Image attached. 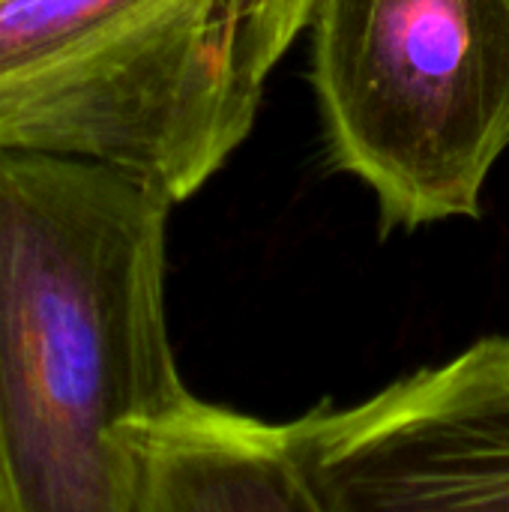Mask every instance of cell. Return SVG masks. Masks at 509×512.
Here are the masks:
<instances>
[{
    "instance_id": "6da1fadb",
    "label": "cell",
    "mask_w": 509,
    "mask_h": 512,
    "mask_svg": "<svg viewBox=\"0 0 509 512\" xmlns=\"http://www.w3.org/2000/svg\"><path fill=\"white\" fill-rule=\"evenodd\" d=\"M171 207L108 165L0 153V512H138L132 432L195 399L165 315Z\"/></svg>"
},
{
    "instance_id": "7a4b0ae2",
    "label": "cell",
    "mask_w": 509,
    "mask_h": 512,
    "mask_svg": "<svg viewBox=\"0 0 509 512\" xmlns=\"http://www.w3.org/2000/svg\"><path fill=\"white\" fill-rule=\"evenodd\" d=\"M312 0H0V153L126 171L171 204L249 138Z\"/></svg>"
},
{
    "instance_id": "3957f363",
    "label": "cell",
    "mask_w": 509,
    "mask_h": 512,
    "mask_svg": "<svg viewBox=\"0 0 509 512\" xmlns=\"http://www.w3.org/2000/svg\"><path fill=\"white\" fill-rule=\"evenodd\" d=\"M309 81L381 234L480 219L509 147V0H312Z\"/></svg>"
},
{
    "instance_id": "277c9868",
    "label": "cell",
    "mask_w": 509,
    "mask_h": 512,
    "mask_svg": "<svg viewBox=\"0 0 509 512\" xmlns=\"http://www.w3.org/2000/svg\"><path fill=\"white\" fill-rule=\"evenodd\" d=\"M288 432L327 512H509V336Z\"/></svg>"
},
{
    "instance_id": "5b68a950",
    "label": "cell",
    "mask_w": 509,
    "mask_h": 512,
    "mask_svg": "<svg viewBox=\"0 0 509 512\" xmlns=\"http://www.w3.org/2000/svg\"><path fill=\"white\" fill-rule=\"evenodd\" d=\"M138 512H327L288 423H264L201 399L132 432Z\"/></svg>"
}]
</instances>
